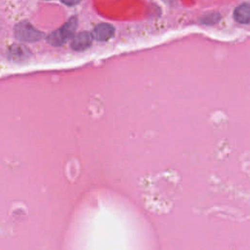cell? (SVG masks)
Listing matches in <instances>:
<instances>
[{
    "instance_id": "6da1fadb",
    "label": "cell",
    "mask_w": 250,
    "mask_h": 250,
    "mask_svg": "<svg viewBox=\"0 0 250 250\" xmlns=\"http://www.w3.org/2000/svg\"><path fill=\"white\" fill-rule=\"evenodd\" d=\"M77 27V18L71 17L67 23L47 36V42L53 46H62L70 39Z\"/></svg>"
},
{
    "instance_id": "7a4b0ae2",
    "label": "cell",
    "mask_w": 250,
    "mask_h": 250,
    "mask_svg": "<svg viewBox=\"0 0 250 250\" xmlns=\"http://www.w3.org/2000/svg\"><path fill=\"white\" fill-rule=\"evenodd\" d=\"M15 36L26 42H35L43 37V33L29 22H21L15 27Z\"/></svg>"
},
{
    "instance_id": "3957f363",
    "label": "cell",
    "mask_w": 250,
    "mask_h": 250,
    "mask_svg": "<svg viewBox=\"0 0 250 250\" xmlns=\"http://www.w3.org/2000/svg\"><path fill=\"white\" fill-rule=\"evenodd\" d=\"M92 44V36L87 32H81L77 33L72 41L71 48L74 51H84Z\"/></svg>"
},
{
    "instance_id": "277c9868",
    "label": "cell",
    "mask_w": 250,
    "mask_h": 250,
    "mask_svg": "<svg viewBox=\"0 0 250 250\" xmlns=\"http://www.w3.org/2000/svg\"><path fill=\"white\" fill-rule=\"evenodd\" d=\"M115 34V28L110 24H100L92 32V37L97 41H107Z\"/></svg>"
},
{
    "instance_id": "5b68a950",
    "label": "cell",
    "mask_w": 250,
    "mask_h": 250,
    "mask_svg": "<svg viewBox=\"0 0 250 250\" xmlns=\"http://www.w3.org/2000/svg\"><path fill=\"white\" fill-rule=\"evenodd\" d=\"M234 20L243 25H247L250 22V5L248 2H244L237 6L233 11Z\"/></svg>"
},
{
    "instance_id": "8992f818",
    "label": "cell",
    "mask_w": 250,
    "mask_h": 250,
    "mask_svg": "<svg viewBox=\"0 0 250 250\" xmlns=\"http://www.w3.org/2000/svg\"><path fill=\"white\" fill-rule=\"evenodd\" d=\"M9 55H10V59L11 60L19 62V61L26 60L29 57L30 52H29V50L25 46L13 45L10 48Z\"/></svg>"
},
{
    "instance_id": "52a82bcc",
    "label": "cell",
    "mask_w": 250,
    "mask_h": 250,
    "mask_svg": "<svg viewBox=\"0 0 250 250\" xmlns=\"http://www.w3.org/2000/svg\"><path fill=\"white\" fill-rule=\"evenodd\" d=\"M220 20V15L217 14V13H210V14H206L204 16H202L200 19V22L202 24V25H215L219 22Z\"/></svg>"
},
{
    "instance_id": "ba28073f",
    "label": "cell",
    "mask_w": 250,
    "mask_h": 250,
    "mask_svg": "<svg viewBox=\"0 0 250 250\" xmlns=\"http://www.w3.org/2000/svg\"><path fill=\"white\" fill-rule=\"evenodd\" d=\"M79 2H77V1H74V2H65L64 1V4H66V5H68V6H72V5H75V4H78Z\"/></svg>"
}]
</instances>
